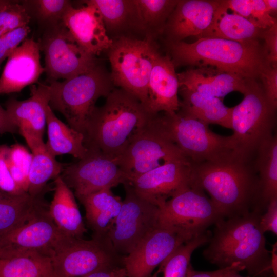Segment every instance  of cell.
Wrapping results in <instances>:
<instances>
[{
    "instance_id": "2",
    "label": "cell",
    "mask_w": 277,
    "mask_h": 277,
    "mask_svg": "<svg viewBox=\"0 0 277 277\" xmlns=\"http://www.w3.org/2000/svg\"><path fill=\"white\" fill-rule=\"evenodd\" d=\"M261 40L240 42L204 37L190 43L181 41L165 45L175 68L210 66L245 79L259 80L268 65Z\"/></svg>"
},
{
    "instance_id": "34",
    "label": "cell",
    "mask_w": 277,
    "mask_h": 277,
    "mask_svg": "<svg viewBox=\"0 0 277 277\" xmlns=\"http://www.w3.org/2000/svg\"><path fill=\"white\" fill-rule=\"evenodd\" d=\"M209 233L197 234L181 245L160 265L152 277H186L191 267V256L194 250L209 241Z\"/></svg>"
},
{
    "instance_id": "50",
    "label": "cell",
    "mask_w": 277,
    "mask_h": 277,
    "mask_svg": "<svg viewBox=\"0 0 277 277\" xmlns=\"http://www.w3.org/2000/svg\"><path fill=\"white\" fill-rule=\"evenodd\" d=\"M240 271H234L228 273L223 277H245L240 275L239 273ZM246 277H250V276H246Z\"/></svg>"
},
{
    "instance_id": "18",
    "label": "cell",
    "mask_w": 277,
    "mask_h": 277,
    "mask_svg": "<svg viewBox=\"0 0 277 277\" xmlns=\"http://www.w3.org/2000/svg\"><path fill=\"white\" fill-rule=\"evenodd\" d=\"M220 3V0H179L161 34L165 43L201 38L211 26Z\"/></svg>"
},
{
    "instance_id": "4",
    "label": "cell",
    "mask_w": 277,
    "mask_h": 277,
    "mask_svg": "<svg viewBox=\"0 0 277 277\" xmlns=\"http://www.w3.org/2000/svg\"><path fill=\"white\" fill-rule=\"evenodd\" d=\"M151 116L134 95L114 88L97 107L87 128L85 144L118 157L147 124Z\"/></svg>"
},
{
    "instance_id": "47",
    "label": "cell",
    "mask_w": 277,
    "mask_h": 277,
    "mask_svg": "<svg viewBox=\"0 0 277 277\" xmlns=\"http://www.w3.org/2000/svg\"><path fill=\"white\" fill-rule=\"evenodd\" d=\"M18 132L17 128L10 120L6 109L0 104V135L6 133Z\"/></svg>"
},
{
    "instance_id": "42",
    "label": "cell",
    "mask_w": 277,
    "mask_h": 277,
    "mask_svg": "<svg viewBox=\"0 0 277 277\" xmlns=\"http://www.w3.org/2000/svg\"><path fill=\"white\" fill-rule=\"evenodd\" d=\"M268 65L277 66V23L264 29L261 34Z\"/></svg>"
},
{
    "instance_id": "30",
    "label": "cell",
    "mask_w": 277,
    "mask_h": 277,
    "mask_svg": "<svg viewBox=\"0 0 277 277\" xmlns=\"http://www.w3.org/2000/svg\"><path fill=\"white\" fill-rule=\"evenodd\" d=\"M48 140L45 143L49 152L56 157L69 154L80 160L87 153L85 136L63 123L49 105L46 111Z\"/></svg>"
},
{
    "instance_id": "15",
    "label": "cell",
    "mask_w": 277,
    "mask_h": 277,
    "mask_svg": "<svg viewBox=\"0 0 277 277\" xmlns=\"http://www.w3.org/2000/svg\"><path fill=\"white\" fill-rule=\"evenodd\" d=\"M195 235L176 227L159 223L129 254L123 256L127 276L151 277L156 267Z\"/></svg>"
},
{
    "instance_id": "12",
    "label": "cell",
    "mask_w": 277,
    "mask_h": 277,
    "mask_svg": "<svg viewBox=\"0 0 277 277\" xmlns=\"http://www.w3.org/2000/svg\"><path fill=\"white\" fill-rule=\"evenodd\" d=\"M123 185L125 196L107 236L115 251L125 256L159 224L160 208L136 194L128 183Z\"/></svg>"
},
{
    "instance_id": "41",
    "label": "cell",
    "mask_w": 277,
    "mask_h": 277,
    "mask_svg": "<svg viewBox=\"0 0 277 277\" xmlns=\"http://www.w3.org/2000/svg\"><path fill=\"white\" fill-rule=\"evenodd\" d=\"M32 160V153L24 146L16 144L9 147L8 160L28 178Z\"/></svg>"
},
{
    "instance_id": "32",
    "label": "cell",
    "mask_w": 277,
    "mask_h": 277,
    "mask_svg": "<svg viewBox=\"0 0 277 277\" xmlns=\"http://www.w3.org/2000/svg\"><path fill=\"white\" fill-rule=\"evenodd\" d=\"M0 277H56L50 257L37 252L3 253Z\"/></svg>"
},
{
    "instance_id": "20",
    "label": "cell",
    "mask_w": 277,
    "mask_h": 277,
    "mask_svg": "<svg viewBox=\"0 0 277 277\" xmlns=\"http://www.w3.org/2000/svg\"><path fill=\"white\" fill-rule=\"evenodd\" d=\"M84 3L80 8L72 6L62 22L77 43L86 52L96 56L107 51L113 41L107 35L96 8L86 1Z\"/></svg>"
},
{
    "instance_id": "13",
    "label": "cell",
    "mask_w": 277,
    "mask_h": 277,
    "mask_svg": "<svg viewBox=\"0 0 277 277\" xmlns=\"http://www.w3.org/2000/svg\"><path fill=\"white\" fill-rule=\"evenodd\" d=\"M87 148L86 155L75 163L66 165L60 175L77 199L127 182L118 157L106 154L94 147Z\"/></svg>"
},
{
    "instance_id": "23",
    "label": "cell",
    "mask_w": 277,
    "mask_h": 277,
    "mask_svg": "<svg viewBox=\"0 0 277 277\" xmlns=\"http://www.w3.org/2000/svg\"><path fill=\"white\" fill-rule=\"evenodd\" d=\"M99 11L109 38H146L135 0H88Z\"/></svg>"
},
{
    "instance_id": "31",
    "label": "cell",
    "mask_w": 277,
    "mask_h": 277,
    "mask_svg": "<svg viewBox=\"0 0 277 277\" xmlns=\"http://www.w3.org/2000/svg\"><path fill=\"white\" fill-rule=\"evenodd\" d=\"M258 173L260 208L277 197V137L271 134L259 146L253 160Z\"/></svg>"
},
{
    "instance_id": "17",
    "label": "cell",
    "mask_w": 277,
    "mask_h": 277,
    "mask_svg": "<svg viewBox=\"0 0 277 277\" xmlns=\"http://www.w3.org/2000/svg\"><path fill=\"white\" fill-rule=\"evenodd\" d=\"M191 169L187 159H175L126 183L138 195L158 206L190 182Z\"/></svg>"
},
{
    "instance_id": "16",
    "label": "cell",
    "mask_w": 277,
    "mask_h": 277,
    "mask_svg": "<svg viewBox=\"0 0 277 277\" xmlns=\"http://www.w3.org/2000/svg\"><path fill=\"white\" fill-rule=\"evenodd\" d=\"M51 219L44 201L22 225L0 236L3 253L37 252L50 256L64 236Z\"/></svg>"
},
{
    "instance_id": "1",
    "label": "cell",
    "mask_w": 277,
    "mask_h": 277,
    "mask_svg": "<svg viewBox=\"0 0 277 277\" xmlns=\"http://www.w3.org/2000/svg\"><path fill=\"white\" fill-rule=\"evenodd\" d=\"M191 182L210 196V200L228 217L259 210V182L252 161L233 154L225 158L191 164Z\"/></svg>"
},
{
    "instance_id": "44",
    "label": "cell",
    "mask_w": 277,
    "mask_h": 277,
    "mask_svg": "<svg viewBox=\"0 0 277 277\" xmlns=\"http://www.w3.org/2000/svg\"><path fill=\"white\" fill-rule=\"evenodd\" d=\"M267 212L261 216L259 224L262 231H271L277 234V197L272 199L267 205Z\"/></svg>"
},
{
    "instance_id": "33",
    "label": "cell",
    "mask_w": 277,
    "mask_h": 277,
    "mask_svg": "<svg viewBox=\"0 0 277 277\" xmlns=\"http://www.w3.org/2000/svg\"><path fill=\"white\" fill-rule=\"evenodd\" d=\"M42 195H10L0 191V236L25 222L43 202Z\"/></svg>"
},
{
    "instance_id": "51",
    "label": "cell",
    "mask_w": 277,
    "mask_h": 277,
    "mask_svg": "<svg viewBox=\"0 0 277 277\" xmlns=\"http://www.w3.org/2000/svg\"><path fill=\"white\" fill-rule=\"evenodd\" d=\"M2 252L1 250L0 249V258L2 256Z\"/></svg>"
},
{
    "instance_id": "19",
    "label": "cell",
    "mask_w": 277,
    "mask_h": 277,
    "mask_svg": "<svg viewBox=\"0 0 277 277\" xmlns=\"http://www.w3.org/2000/svg\"><path fill=\"white\" fill-rule=\"evenodd\" d=\"M40 51L38 42L26 38L11 52L0 76V94L18 93L37 82L45 71Z\"/></svg>"
},
{
    "instance_id": "37",
    "label": "cell",
    "mask_w": 277,
    "mask_h": 277,
    "mask_svg": "<svg viewBox=\"0 0 277 277\" xmlns=\"http://www.w3.org/2000/svg\"><path fill=\"white\" fill-rule=\"evenodd\" d=\"M33 4L36 15L42 23L48 26L62 22L64 16L72 6L67 0H37Z\"/></svg>"
},
{
    "instance_id": "45",
    "label": "cell",
    "mask_w": 277,
    "mask_h": 277,
    "mask_svg": "<svg viewBox=\"0 0 277 277\" xmlns=\"http://www.w3.org/2000/svg\"><path fill=\"white\" fill-rule=\"evenodd\" d=\"M243 270H244V268L239 264H234L228 267L220 268L212 271H195L191 266L186 277H223L232 271Z\"/></svg>"
},
{
    "instance_id": "3",
    "label": "cell",
    "mask_w": 277,
    "mask_h": 277,
    "mask_svg": "<svg viewBox=\"0 0 277 277\" xmlns=\"http://www.w3.org/2000/svg\"><path fill=\"white\" fill-rule=\"evenodd\" d=\"M256 211L223 219L216 223L214 234L203 255L220 268L239 264L253 276H264L271 270L264 233Z\"/></svg>"
},
{
    "instance_id": "24",
    "label": "cell",
    "mask_w": 277,
    "mask_h": 277,
    "mask_svg": "<svg viewBox=\"0 0 277 277\" xmlns=\"http://www.w3.org/2000/svg\"><path fill=\"white\" fill-rule=\"evenodd\" d=\"M30 92V96L27 100H8L6 110L19 133L27 132L43 138L50 101L49 86L42 83L33 84L31 86Z\"/></svg>"
},
{
    "instance_id": "46",
    "label": "cell",
    "mask_w": 277,
    "mask_h": 277,
    "mask_svg": "<svg viewBox=\"0 0 277 277\" xmlns=\"http://www.w3.org/2000/svg\"><path fill=\"white\" fill-rule=\"evenodd\" d=\"M85 277H127L124 266H114L99 270Z\"/></svg>"
},
{
    "instance_id": "25",
    "label": "cell",
    "mask_w": 277,
    "mask_h": 277,
    "mask_svg": "<svg viewBox=\"0 0 277 277\" xmlns=\"http://www.w3.org/2000/svg\"><path fill=\"white\" fill-rule=\"evenodd\" d=\"M48 212L64 235L82 238L87 232L74 194L61 176L54 180V192Z\"/></svg>"
},
{
    "instance_id": "48",
    "label": "cell",
    "mask_w": 277,
    "mask_h": 277,
    "mask_svg": "<svg viewBox=\"0 0 277 277\" xmlns=\"http://www.w3.org/2000/svg\"><path fill=\"white\" fill-rule=\"evenodd\" d=\"M269 14L273 17L276 18L277 1L263 0Z\"/></svg>"
},
{
    "instance_id": "35",
    "label": "cell",
    "mask_w": 277,
    "mask_h": 277,
    "mask_svg": "<svg viewBox=\"0 0 277 277\" xmlns=\"http://www.w3.org/2000/svg\"><path fill=\"white\" fill-rule=\"evenodd\" d=\"M178 1L135 0L146 38L155 41L161 35Z\"/></svg>"
},
{
    "instance_id": "40",
    "label": "cell",
    "mask_w": 277,
    "mask_h": 277,
    "mask_svg": "<svg viewBox=\"0 0 277 277\" xmlns=\"http://www.w3.org/2000/svg\"><path fill=\"white\" fill-rule=\"evenodd\" d=\"M259 80L268 102L273 109L276 110L277 66L268 65L262 72Z\"/></svg>"
},
{
    "instance_id": "6",
    "label": "cell",
    "mask_w": 277,
    "mask_h": 277,
    "mask_svg": "<svg viewBox=\"0 0 277 277\" xmlns=\"http://www.w3.org/2000/svg\"><path fill=\"white\" fill-rule=\"evenodd\" d=\"M150 124L180 149L191 164L214 161L232 154L230 136L217 134L208 124L177 112L152 116Z\"/></svg>"
},
{
    "instance_id": "43",
    "label": "cell",
    "mask_w": 277,
    "mask_h": 277,
    "mask_svg": "<svg viewBox=\"0 0 277 277\" xmlns=\"http://www.w3.org/2000/svg\"><path fill=\"white\" fill-rule=\"evenodd\" d=\"M251 12L250 21L263 29H267L277 23L276 18L268 13L263 0H251Z\"/></svg>"
},
{
    "instance_id": "14",
    "label": "cell",
    "mask_w": 277,
    "mask_h": 277,
    "mask_svg": "<svg viewBox=\"0 0 277 277\" xmlns=\"http://www.w3.org/2000/svg\"><path fill=\"white\" fill-rule=\"evenodd\" d=\"M181 158L186 157L175 144L154 128L149 120L118 157V161L128 183L168 162Z\"/></svg>"
},
{
    "instance_id": "27",
    "label": "cell",
    "mask_w": 277,
    "mask_h": 277,
    "mask_svg": "<svg viewBox=\"0 0 277 277\" xmlns=\"http://www.w3.org/2000/svg\"><path fill=\"white\" fill-rule=\"evenodd\" d=\"M78 200L84 206L86 220L94 235H107L120 211L122 200L111 189L104 188Z\"/></svg>"
},
{
    "instance_id": "38",
    "label": "cell",
    "mask_w": 277,
    "mask_h": 277,
    "mask_svg": "<svg viewBox=\"0 0 277 277\" xmlns=\"http://www.w3.org/2000/svg\"><path fill=\"white\" fill-rule=\"evenodd\" d=\"M9 147L0 145V191L10 195H19L27 193L15 183L10 173L8 165Z\"/></svg>"
},
{
    "instance_id": "29",
    "label": "cell",
    "mask_w": 277,
    "mask_h": 277,
    "mask_svg": "<svg viewBox=\"0 0 277 277\" xmlns=\"http://www.w3.org/2000/svg\"><path fill=\"white\" fill-rule=\"evenodd\" d=\"M228 10L224 0H220L211 26L201 38H219L240 42L262 39L264 29L236 13H228Z\"/></svg>"
},
{
    "instance_id": "11",
    "label": "cell",
    "mask_w": 277,
    "mask_h": 277,
    "mask_svg": "<svg viewBox=\"0 0 277 277\" xmlns=\"http://www.w3.org/2000/svg\"><path fill=\"white\" fill-rule=\"evenodd\" d=\"M159 223L176 227L194 234L205 231L225 217L204 191L190 182L159 205Z\"/></svg>"
},
{
    "instance_id": "39",
    "label": "cell",
    "mask_w": 277,
    "mask_h": 277,
    "mask_svg": "<svg viewBox=\"0 0 277 277\" xmlns=\"http://www.w3.org/2000/svg\"><path fill=\"white\" fill-rule=\"evenodd\" d=\"M31 30L28 25L11 31L0 37V69L3 62L27 38Z\"/></svg>"
},
{
    "instance_id": "22",
    "label": "cell",
    "mask_w": 277,
    "mask_h": 277,
    "mask_svg": "<svg viewBox=\"0 0 277 277\" xmlns=\"http://www.w3.org/2000/svg\"><path fill=\"white\" fill-rule=\"evenodd\" d=\"M177 75L179 88L222 100L233 91L244 94L252 80L210 66L190 67Z\"/></svg>"
},
{
    "instance_id": "49",
    "label": "cell",
    "mask_w": 277,
    "mask_h": 277,
    "mask_svg": "<svg viewBox=\"0 0 277 277\" xmlns=\"http://www.w3.org/2000/svg\"><path fill=\"white\" fill-rule=\"evenodd\" d=\"M277 246H276V243H275L273 246H272V250L271 252V270L273 271L274 274L275 275V277H276V270H277V267H276V260H277Z\"/></svg>"
},
{
    "instance_id": "26",
    "label": "cell",
    "mask_w": 277,
    "mask_h": 277,
    "mask_svg": "<svg viewBox=\"0 0 277 277\" xmlns=\"http://www.w3.org/2000/svg\"><path fill=\"white\" fill-rule=\"evenodd\" d=\"M182 96L179 110L182 115L232 129V107L226 106L219 98L179 88Z\"/></svg>"
},
{
    "instance_id": "7",
    "label": "cell",
    "mask_w": 277,
    "mask_h": 277,
    "mask_svg": "<svg viewBox=\"0 0 277 277\" xmlns=\"http://www.w3.org/2000/svg\"><path fill=\"white\" fill-rule=\"evenodd\" d=\"M243 95L232 107L230 144L235 156L252 161L262 142L273 134L276 110L268 102L260 80H251Z\"/></svg>"
},
{
    "instance_id": "28",
    "label": "cell",
    "mask_w": 277,
    "mask_h": 277,
    "mask_svg": "<svg viewBox=\"0 0 277 277\" xmlns=\"http://www.w3.org/2000/svg\"><path fill=\"white\" fill-rule=\"evenodd\" d=\"M24 138L32 155L27 193L37 197L42 195L49 180L61 175L66 164L58 162L49 152L43 138L33 135Z\"/></svg>"
},
{
    "instance_id": "8",
    "label": "cell",
    "mask_w": 277,
    "mask_h": 277,
    "mask_svg": "<svg viewBox=\"0 0 277 277\" xmlns=\"http://www.w3.org/2000/svg\"><path fill=\"white\" fill-rule=\"evenodd\" d=\"M115 87L135 96L145 107L150 75L161 54L155 41L122 37L107 51Z\"/></svg>"
},
{
    "instance_id": "5",
    "label": "cell",
    "mask_w": 277,
    "mask_h": 277,
    "mask_svg": "<svg viewBox=\"0 0 277 277\" xmlns=\"http://www.w3.org/2000/svg\"><path fill=\"white\" fill-rule=\"evenodd\" d=\"M48 83L51 108L60 112L70 127L84 136L96 102L115 88L110 73L100 63L84 73Z\"/></svg>"
},
{
    "instance_id": "21",
    "label": "cell",
    "mask_w": 277,
    "mask_h": 277,
    "mask_svg": "<svg viewBox=\"0 0 277 277\" xmlns=\"http://www.w3.org/2000/svg\"><path fill=\"white\" fill-rule=\"evenodd\" d=\"M179 83L175 67L167 54L156 58L150 75L145 108L151 116L176 112L180 108Z\"/></svg>"
},
{
    "instance_id": "9",
    "label": "cell",
    "mask_w": 277,
    "mask_h": 277,
    "mask_svg": "<svg viewBox=\"0 0 277 277\" xmlns=\"http://www.w3.org/2000/svg\"><path fill=\"white\" fill-rule=\"evenodd\" d=\"M50 257L56 277H85L104 268L124 266L123 255L107 235L93 234L89 240L65 235Z\"/></svg>"
},
{
    "instance_id": "10",
    "label": "cell",
    "mask_w": 277,
    "mask_h": 277,
    "mask_svg": "<svg viewBox=\"0 0 277 277\" xmlns=\"http://www.w3.org/2000/svg\"><path fill=\"white\" fill-rule=\"evenodd\" d=\"M38 43L45 55L48 82L72 78L100 63L77 43L63 22L48 26Z\"/></svg>"
},
{
    "instance_id": "36",
    "label": "cell",
    "mask_w": 277,
    "mask_h": 277,
    "mask_svg": "<svg viewBox=\"0 0 277 277\" xmlns=\"http://www.w3.org/2000/svg\"><path fill=\"white\" fill-rule=\"evenodd\" d=\"M31 19L28 8L16 1H0V37L28 25Z\"/></svg>"
}]
</instances>
